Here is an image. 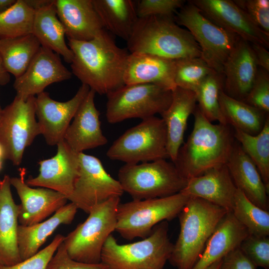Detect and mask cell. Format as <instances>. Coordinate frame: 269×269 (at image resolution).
Listing matches in <instances>:
<instances>
[{"label": "cell", "instance_id": "obj_1", "mask_svg": "<svg viewBox=\"0 0 269 269\" xmlns=\"http://www.w3.org/2000/svg\"><path fill=\"white\" fill-rule=\"evenodd\" d=\"M68 39L73 54L72 73L82 84L106 95L125 85L123 77L130 53L119 47L106 30L89 41Z\"/></svg>", "mask_w": 269, "mask_h": 269}, {"label": "cell", "instance_id": "obj_2", "mask_svg": "<svg viewBox=\"0 0 269 269\" xmlns=\"http://www.w3.org/2000/svg\"><path fill=\"white\" fill-rule=\"evenodd\" d=\"M193 114V130L179 148L173 162L181 175L187 180L226 164L236 141L230 125L213 124L204 117L197 106Z\"/></svg>", "mask_w": 269, "mask_h": 269}, {"label": "cell", "instance_id": "obj_3", "mask_svg": "<svg viewBox=\"0 0 269 269\" xmlns=\"http://www.w3.org/2000/svg\"><path fill=\"white\" fill-rule=\"evenodd\" d=\"M127 42L130 53H144L176 60L201 57L191 33L178 25L174 16L138 17Z\"/></svg>", "mask_w": 269, "mask_h": 269}, {"label": "cell", "instance_id": "obj_4", "mask_svg": "<svg viewBox=\"0 0 269 269\" xmlns=\"http://www.w3.org/2000/svg\"><path fill=\"white\" fill-rule=\"evenodd\" d=\"M228 212L197 197H190L179 214L180 232L169 262L177 269H191L217 226Z\"/></svg>", "mask_w": 269, "mask_h": 269}, {"label": "cell", "instance_id": "obj_5", "mask_svg": "<svg viewBox=\"0 0 269 269\" xmlns=\"http://www.w3.org/2000/svg\"><path fill=\"white\" fill-rule=\"evenodd\" d=\"M173 248L168 222L163 221L140 241L120 245L110 235L103 247L101 263L107 269H163Z\"/></svg>", "mask_w": 269, "mask_h": 269}, {"label": "cell", "instance_id": "obj_6", "mask_svg": "<svg viewBox=\"0 0 269 269\" xmlns=\"http://www.w3.org/2000/svg\"><path fill=\"white\" fill-rule=\"evenodd\" d=\"M124 192L133 200L170 196L182 191L188 180L174 163L165 159L136 164L126 163L118 174Z\"/></svg>", "mask_w": 269, "mask_h": 269}, {"label": "cell", "instance_id": "obj_7", "mask_svg": "<svg viewBox=\"0 0 269 269\" xmlns=\"http://www.w3.org/2000/svg\"><path fill=\"white\" fill-rule=\"evenodd\" d=\"M120 197H113L93 207L83 223L63 242L72 259L83 263H101V253L108 237L116 230Z\"/></svg>", "mask_w": 269, "mask_h": 269}, {"label": "cell", "instance_id": "obj_8", "mask_svg": "<svg viewBox=\"0 0 269 269\" xmlns=\"http://www.w3.org/2000/svg\"><path fill=\"white\" fill-rule=\"evenodd\" d=\"M189 198L180 192L164 197L120 203L115 231L128 240L144 239L157 224L178 216Z\"/></svg>", "mask_w": 269, "mask_h": 269}, {"label": "cell", "instance_id": "obj_9", "mask_svg": "<svg viewBox=\"0 0 269 269\" xmlns=\"http://www.w3.org/2000/svg\"><path fill=\"white\" fill-rule=\"evenodd\" d=\"M107 96L106 119L116 124L160 115L169 106L172 91L153 84H125Z\"/></svg>", "mask_w": 269, "mask_h": 269}, {"label": "cell", "instance_id": "obj_10", "mask_svg": "<svg viewBox=\"0 0 269 269\" xmlns=\"http://www.w3.org/2000/svg\"><path fill=\"white\" fill-rule=\"evenodd\" d=\"M174 19L191 33L200 47V57L223 74V66L240 37L212 22L190 1L176 12Z\"/></svg>", "mask_w": 269, "mask_h": 269}, {"label": "cell", "instance_id": "obj_11", "mask_svg": "<svg viewBox=\"0 0 269 269\" xmlns=\"http://www.w3.org/2000/svg\"><path fill=\"white\" fill-rule=\"evenodd\" d=\"M167 134L161 118L153 116L142 120L126 131L107 152L111 159L136 164L168 158Z\"/></svg>", "mask_w": 269, "mask_h": 269}, {"label": "cell", "instance_id": "obj_12", "mask_svg": "<svg viewBox=\"0 0 269 269\" xmlns=\"http://www.w3.org/2000/svg\"><path fill=\"white\" fill-rule=\"evenodd\" d=\"M35 96L23 100L16 96L2 109L0 117V144L4 159L19 165L25 149L41 134L36 119Z\"/></svg>", "mask_w": 269, "mask_h": 269}, {"label": "cell", "instance_id": "obj_13", "mask_svg": "<svg viewBox=\"0 0 269 269\" xmlns=\"http://www.w3.org/2000/svg\"><path fill=\"white\" fill-rule=\"evenodd\" d=\"M79 157L78 175L70 200L78 209L89 214L95 205L123 195L120 182L107 173L99 158L84 152Z\"/></svg>", "mask_w": 269, "mask_h": 269}, {"label": "cell", "instance_id": "obj_14", "mask_svg": "<svg viewBox=\"0 0 269 269\" xmlns=\"http://www.w3.org/2000/svg\"><path fill=\"white\" fill-rule=\"evenodd\" d=\"M90 88L82 84L75 96L66 102L53 100L48 93L43 92L35 97V114L41 134L50 146L64 139L65 132Z\"/></svg>", "mask_w": 269, "mask_h": 269}, {"label": "cell", "instance_id": "obj_15", "mask_svg": "<svg viewBox=\"0 0 269 269\" xmlns=\"http://www.w3.org/2000/svg\"><path fill=\"white\" fill-rule=\"evenodd\" d=\"M56 154L39 161L38 175L25 180L31 187H42L63 194L70 200L78 175L79 153L73 150L63 139L57 144Z\"/></svg>", "mask_w": 269, "mask_h": 269}, {"label": "cell", "instance_id": "obj_16", "mask_svg": "<svg viewBox=\"0 0 269 269\" xmlns=\"http://www.w3.org/2000/svg\"><path fill=\"white\" fill-rule=\"evenodd\" d=\"M201 12L224 29L251 44L269 47V35L261 30L248 15L231 0H192Z\"/></svg>", "mask_w": 269, "mask_h": 269}, {"label": "cell", "instance_id": "obj_17", "mask_svg": "<svg viewBox=\"0 0 269 269\" xmlns=\"http://www.w3.org/2000/svg\"><path fill=\"white\" fill-rule=\"evenodd\" d=\"M72 75L58 54L41 46L24 73L15 78V96L26 100L44 92L52 83L70 79Z\"/></svg>", "mask_w": 269, "mask_h": 269}, {"label": "cell", "instance_id": "obj_18", "mask_svg": "<svg viewBox=\"0 0 269 269\" xmlns=\"http://www.w3.org/2000/svg\"><path fill=\"white\" fill-rule=\"evenodd\" d=\"M26 174V169L20 168L19 176L10 177V183L21 201L18 222L21 225L27 226L42 222L66 205L68 199L56 191L29 186L25 182Z\"/></svg>", "mask_w": 269, "mask_h": 269}, {"label": "cell", "instance_id": "obj_19", "mask_svg": "<svg viewBox=\"0 0 269 269\" xmlns=\"http://www.w3.org/2000/svg\"><path fill=\"white\" fill-rule=\"evenodd\" d=\"M258 69L251 43L239 38L223 66V92L244 102L256 78Z\"/></svg>", "mask_w": 269, "mask_h": 269}, {"label": "cell", "instance_id": "obj_20", "mask_svg": "<svg viewBox=\"0 0 269 269\" xmlns=\"http://www.w3.org/2000/svg\"><path fill=\"white\" fill-rule=\"evenodd\" d=\"M95 91L90 90L64 134L66 143L78 153L108 142L101 129L100 112L95 104Z\"/></svg>", "mask_w": 269, "mask_h": 269}, {"label": "cell", "instance_id": "obj_21", "mask_svg": "<svg viewBox=\"0 0 269 269\" xmlns=\"http://www.w3.org/2000/svg\"><path fill=\"white\" fill-rule=\"evenodd\" d=\"M237 188L226 164L210 169L188 180L180 192L190 197L205 200L232 212Z\"/></svg>", "mask_w": 269, "mask_h": 269}, {"label": "cell", "instance_id": "obj_22", "mask_svg": "<svg viewBox=\"0 0 269 269\" xmlns=\"http://www.w3.org/2000/svg\"><path fill=\"white\" fill-rule=\"evenodd\" d=\"M68 39L89 41L104 29L92 0H55Z\"/></svg>", "mask_w": 269, "mask_h": 269}, {"label": "cell", "instance_id": "obj_23", "mask_svg": "<svg viewBox=\"0 0 269 269\" xmlns=\"http://www.w3.org/2000/svg\"><path fill=\"white\" fill-rule=\"evenodd\" d=\"M174 60L144 53H130L123 80L125 85L156 84L173 90Z\"/></svg>", "mask_w": 269, "mask_h": 269}, {"label": "cell", "instance_id": "obj_24", "mask_svg": "<svg viewBox=\"0 0 269 269\" xmlns=\"http://www.w3.org/2000/svg\"><path fill=\"white\" fill-rule=\"evenodd\" d=\"M226 164L236 188L257 206L269 211V190L256 165L236 140Z\"/></svg>", "mask_w": 269, "mask_h": 269}, {"label": "cell", "instance_id": "obj_25", "mask_svg": "<svg viewBox=\"0 0 269 269\" xmlns=\"http://www.w3.org/2000/svg\"><path fill=\"white\" fill-rule=\"evenodd\" d=\"M196 106L194 92L176 87L172 90V99L169 106L160 114L166 129L168 158L173 162L183 143L188 119Z\"/></svg>", "mask_w": 269, "mask_h": 269}, {"label": "cell", "instance_id": "obj_26", "mask_svg": "<svg viewBox=\"0 0 269 269\" xmlns=\"http://www.w3.org/2000/svg\"><path fill=\"white\" fill-rule=\"evenodd\" d=\"M10 177L0 179V265L10 266L22 261L17 244L19 205L11 191Z\"/></svg>", "mask_w": 269, "mask_h": 269}, {"label": "cell", "instance_id": "obj_27", "mask_svg": "<svg viewBox=\"0 0 269 269\" xmlns=\"http://www.w3.org/2000/svg\"><path fill=\"white\" fill-rule=\"evenodd\" d=\"M249 233L247 228L227 212L207 241L197 262L191 269H207L216 262L239 247Z\"/></svg>", "mask_w": 269, "mask_h": 269}, {"label": "cell", "instance_id": "obj_28", "mask_svg": "<svg viewBox=\"0 0 269 269\" xmlns=\"http://www.w3.org/2000/svg\"><path fill=\"white\" fill-rule=\"evenodd\" d=\"M78 209L75 204L70 202L60 208L44 221L27 226L18 225L17 244L21 260L35 255L59 226L71 223Z\"/></svg>", "mask_w": 269, "mask_h": 269}, {"label": "cell", "instance_id": "obj_29", "mask_svg": "<svg viewBox=\"0 0 269 269\" xmlns=\"http://www.w3.org/2000/svg\"><path fill=\"white\" fill-rule=\"evenodd\" d=\"M53 3L35 11L32 34L41 46L61 55L64 60L71 63L73 54L66 43L65 32L59 19Z\"/></svg>", "mask_w": 269, "mask_h": 269}, {"label": "cell", "instance_id": "obj_30", "mask_svg": "<svg viewBox=\"0 0 269 269\" xmlns=\"http://www.w3.org/2000/svg\"><path fill=\"white\" fill-rule=\"evenodd\" d=\"M104 29L126 40L138 19L136 0H92Z\"/></svg>", "mask_w": 269, "mask_h": 269}, {"label": "cell", "instance_id": "obj_31", "mask_svg": "<svg viewBox=\"0 0 269 269\" xmlns=\"http://www.w3.org/2000/svg\"><path fill=\"white\" fill-rule=\"evenodd\" d=\"M219 102L227 124L250 134H259L269 116L247 103L228 96L223 90L220 92Z\"/></svg>", "mask_w": 269, "mask_h": 269}, {"label": "cell", "instance_id": "obj_32", "mask_svg": "<svg viewBox=\"0 0 269 269\" xmlns=\"http://www.w3.org/2000/svg\"><path fill=\"white\" fill-rule=\"evenodd\" d=\"M40 47L38 40L32 33L0 39V56L5 70L15 78L21 76Z\"/></svg>", "mask_w": 269, "mask_h": 269}, {"label": "cell", "instance_id": "obj_33", "mask_svg": "<svg viewBox=\"0 0 269 269\" xmlns=\"http://www.w3.org/2000/svg\"><path fill=\"white\" fill-rule=\"evenodd\" d=\"M235 139L256 165L267 188L269 190V118L261 131L256 135L234 129Z\"/></svg>", "mask_w": 269, "mask_h": 269}, {"label": "cell", "instance_id": "obj_34", "mask_svg": "<svg viewBox=\"0 0 269 269\" xmlns=\"http://www.w3.org/2000/svg\"><path fill=\"white\" fill-rule=\"evenodd\" d=\"M232 212L236 219L244 226L250 235L269 236V212L251 202L237 189Z\"/></svg>", "mask_w": 269, "mask_h": 269}, {"label": "cell", "instance_id": "obj_35", "mask_svg": "<svg viewBox=\"0 0 269 269\" xmlns=\"http://www.w3.org/2000/svg\"><path fill=\"white\" fill-rule=\"evenodd\" d=\"M223 74L216 71L208 75L195 92L198 109L210 122L228 125L221 110L219 94L223 88Z\"/></svg>", "mask_w": 269, "mask_h": 269}, {"label": "cell", "instance_id": "obj_36", "mask_svg": "<svg viewBox=\"0 0 269 269\" xmlns=\"http://www.w3.org/2000/svg\"><path fill=\"white\" fill-rule=\"evenodd\" d=\"M35 11L24 0H16L0 14V39L11 38L32 33Z\"/></svg>", "mask_w": 269, "mask_h": 269}, {"label": "cell", "instance_id": "obj_37", "mask_svg": "<svg viewBox=\"0 0 269 269\" xmlns=\"http://www.w3.org/2000/svg\"><path fill=\"white\" fill-rule=\"evenodd\" d=\"M214 71L201 57L176 60L174 81L176 87L195 92L203 81Z\"/></svg>", "mask_w": 269, "mask_h": 269}, {"label": "cell", "instance_id": "obj_38", "mask_svg": "<svg viewBox=\"0 0 269 269\" xmlns=\"http://www.w3.org/2000/svg\"><path fill=\"white\" fill-rule=\"evenodd\" d=\"M239 248L257 268L269 269V236L249 234L242 241Z\"/></svg>", "mask_w": 269, "mask_h": 269}, {"label": "cell", "instance_id": "obj_39", "mask_svg": "<svg viewBox=\"0 0 269 269\" xmlns=\"http://www.w3.org/2000/svg\"><path fill=\"white\" fill-rule=\"evenodd\" d=\"M244 102L269 114V72L259 67L256 78Z\"/></svg>", "mask_w": 269, "mask_h": 269}, {"label": "cell", "instance_id": "obj_40", "mask_svg": "<svg viewBox=\"0 0 269 269\" xmlns=\"http://www.w3.org/2000/svg\"><path fill=\"white\" fill-rule=\"evenodd\" d=\"M64 238L65 236L57 234L50 244L35 255L12 266L0 265V269H46L49 262Z\"/></svg>", "mask_w": 269, "mask_h": 269}, {"label": "cell", "instance_id": "obj_41", "mask_svg": "<svg viewBox=\"0 0 269 269\" xmlns=\"http://www.w3.org/2000/svg\"><path fill=\"white\" fill-rule=\"evenodd\" d=\"M183 0H136L138 17L159 15L174 16V13L185 3Z\"/></svg>", "mask_w": 269, "mask_h": 269}, {"label": "cell", "instance_id": "obj_42", "mask_svg": "<svg viewBox=\"0 0 269 269\" xmlns=\"http://www.w3.org/2000/svg\"><path fill=\"white\" fill-rule=\"evenodd\" d=\"M234 1L261 30L269 35V0Z\"/></svg>", "mask_w": 269, "mask_h": 269}, {"label": "cell", "instance_id": "obj_43", "mask_svg": "<svg viewBox=\"0 0 269 269\" xmlns=\"http://www.w3.org/2000/svg\"><path fill=\"white\" fill-rule=\"evenodd\" d=\"M46 269H107L103 264H86L76 261L69 256L62 242L49 262Z\"/></svg>", "mask_w": 269, "mask_h": 269}, {"label": "cell", "instance_id": "obj_44", "mask_svg": "<svg viewBox=\"0 0 269 269\" xmlns=\"http://www.w3.org/2000/svg\"><path fill=\"white\" fill-rule=\"evenodd\" d=\"M257 267L239 247L227 254L222 260L219 269H256Z\"/></svg>", "mask_w": 269, "mask_h": 269}, {"label": "cell", "instance_id": "obj_45", "mask_svg": "<svg viewBox=\"0 0 269 269\" xmlns=\"http://www.w3.org/2000/svg\"><path fill=\"white\" fill-rule=\"evenodd\" d=\"M251 44L259 67L269 72V52L267 48L259 44Z\"/></svg>", "mask_w": 269, "mask_h": 269}, {"label": "cell", "instance_id": "obj_46", "mask_svg": "<svg viewBox=\"0 0 269 269\" xmlns=\"http://www.w3.org/2000/svg\"><path fill=\"white\" fill-rule=\"evenodd\" d=\"M26 4L34 11L50 5L53 0H24Z\"/></svg>", "mask_w": 269, "mask_h": 269}, {"label": "cell", "instance_id": "obj_47", "mask_svg": "<svg viewBox=\"0 0 269 269\" xmlns=\"http://www.w3.org/2000/svg\"><path fill=\"white\" fill-rule=\"evenodd\" d=\"M10 81L9 74L5 70L0 56V83L3 86L7 84Z\"/></svg>", "mask_w": 269, "mask_h": 269}, {"label": "cell", "instance_id": "obj_48", "mask_svg": "<svg viewBox=\"0 0 269 269\" xmlns=\"http://www.w3.org/2000/svg\"><path fill=\"white\" fill-rule=\"evenodd\" d=\"M16 1V0H0V14L9 8Z\"/></svg>", "mask_w": 269, "mask_h": 269}, {"label": "cell", "instance_id": "obj_49", "mask_svg": "<svg viewBox=\"0 0 269 269\" xmlns=\"http://www.w3.org/2000/svg\"><path fill=\"white\" fill-rule=\"evenodd\" d=\"M222 259L216 262L211 266H210L207 269H219L222 262Z\"/></svg>", "mask_w": 269, "mask_h": 269}, {"label": "cell", "instance_id": "obj_50", "mask_svg": "<svg viewBox=\"0 0 269 269\" xmlns=\"http://www.w3.org/2000/svg\"><path fill=\"white\" fill-rule=\"evenodd\" d=\"M0 159H4V151L2 146L0 144Z\"/></svg>", "mask_w": 269, "mask_h": 269}, {"label": "cell", "instance_id": "obj_51", "mask_svg": "<svg viewBox=\"0 0 269 269\" xmlns=\"http://www.w3.org/2000/svg\"><path fill=\"white\" fill-rule=\"evenodd\" d=\"M2 169V160L0 159V171Z\"/></svg>", "mask_w": 269, "mask_h": 269}, {"label": "cell", "instance_id": "obj_52", "mask_svg": "<svg viewBox=\"0 0 269 269\" xmlns=\"http://www.w3.org/2000/svg\"><path fill=\"white\" fill-rule=\"evenodd\" d=\"M1 86V84H0V86ZM2 109L1 108V107H0V117L1 116V112H2Z\"/></svg>", "mask_w": 269, "mask_h": 269}]
</instances>
